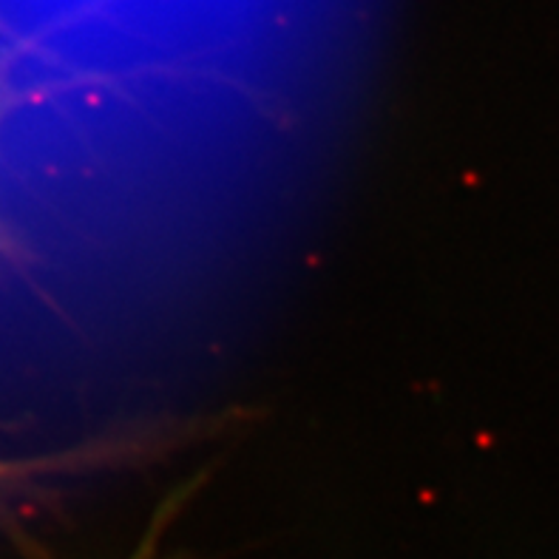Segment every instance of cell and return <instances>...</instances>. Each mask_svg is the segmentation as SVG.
<instances>
[{"mask_svg": "<svg viewBox=\"0 0 559 559\" xmlns=\"http://www.w3.org/2000/svg\"><path fill=\"white\" fill-rule=\"evenodd\" d=\"M179 509V500L177 497H170V500H165V506L154 514V520H151L148 532H145V537L140 539V546H136V551L131 554L128 559H165L163 557V534L165 528H168L170 518H174V511Z\"/></svg>", "mask_w": 559, "mask_h": 559, "instance_id": "1", "label": "cell"}]
</instances>
